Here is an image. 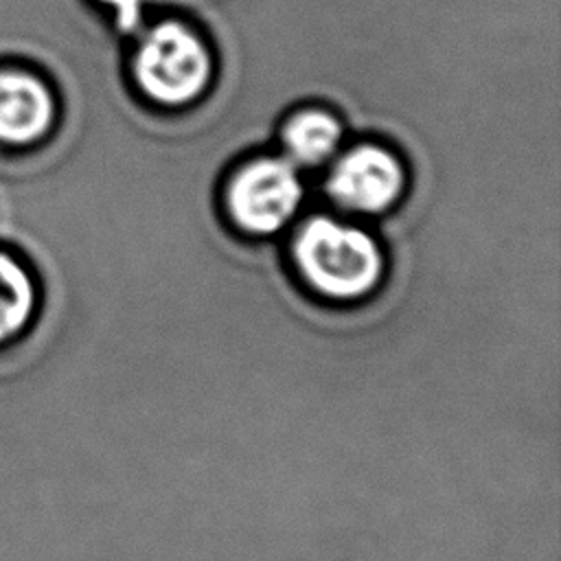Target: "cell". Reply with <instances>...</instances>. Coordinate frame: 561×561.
<instances>
[{
  "instance_id": "1",
  "label": "cell",
  "mask_w": 561,
  "mask_h": 561,
  "mask_svg": "<svg viewBox=\"0 0 561 561\" xmlns=\"http://www.w3.org/2000/svg\"><path fill=\"white\" fill-rule=\"evenodd\" d=\"M294 256L305 280L322 296L362 298L377 287L383 256L362 228L331 217H311L294 241Z\"/></svg>"
},
{
  "instance_id": "2",
  "label": "cell",
  "mask_w": 561,
  "mask_h": 561,
  "mask_svg": "<svg viewBox=\"0 0 561 561\" xmlns=\"http://www.w3.org/2000/svg\"><path fill=\"white\" fill-rule=\"evenodd\" d=\"M210 75L208 46L186 24L162 20L142 31L134 53V79L151 101L184 105L206 90Z\"/></svg>"
},
{
  "instance_id": "3",
  "label": "cell",
  "mask_w": 561,
  "mask_h": 561,
  "mask_svg": "<svg viewBox=\"0 0 561 561\" xmlns=\"http://www.w3.org/2000/svg\"><path fill=\"white\" fill-rule=\"evenodd\" d=\"M302 182L298 169L285 156L256 158L241 167L226 193L232 221L252 234L280 230L298 210Z\"/></svg>"
},
{
  "instance_id": "4",
  "label": "cell",
  "mask_w": 561,
  "mask_h": 561,
  "mask_svg": "<svg viewBox=\"0 0 561 561\" xmlns=\"http://www.w3.org/2000/svg\"><path fill=\"white\" fill-rule=\"evenodd\" d=\"M401 160L379 145H357L335 158L329 178V197L353 213H383L403 193Z\"/></svg>"
},
{
  "instance_id": "5",
  "label": "cell",
  "mask_w": 561,
  "mask_h": 561,
  "mask_svg": "<svg viewBox=\"0 0 561 561\" xmlns=\"http://www.w3.org/2000/svg\"><path fill=\"white\" fill-rule=\"evenodd\" d=\"M57 121L53 88L18 66L0 68V145L31 147L44 140Z\"/></svg>"
},
{
  "instance_id": "6",
  "label": "cell",
  "mask_w": 561,
  "mask_h": 561,
  "mask_svg": "<svg viewBox=\"0 0 561 561\" xmlns=\"http://www.w3.org/2000/svg\"><path fill=\"white\" fill-rule=\"evenodd\" d=\"M42 285L26 256L0 243V353L18 346L35 327Z\"/></svg>"
},
{
  "instance_id": "7",
  "label": "cell",
  "mask_w": 561,
  "mask_h": 561,
  "mask_svg": "<svg viewBox=\"0 0 561 561\" xmlns=\"http://www.w3.org/2000/svg\"><path fill=\"white\" fill-rule=\"evenodd\" d=\"M342 142L340 121L324 110H307L283 127L285 158L296 167H318L331 160Z\"/></svg>"
},
{
  "instance_id": "8",
  "label": "cell",
  "mask_w": 561,
  "mask_h": 561,
  "mask_svg": "<svg viewBox=\"0 0 561 561\" xmlns=\"http://www.w3.org/2000/svg\"><path fill=\"white\" fill-rule=\"evenodd\" d=\"M114 11L116 24L123 31H136L142 24V13L149 0H99Z\"/></svg>"
}]
</instances>
